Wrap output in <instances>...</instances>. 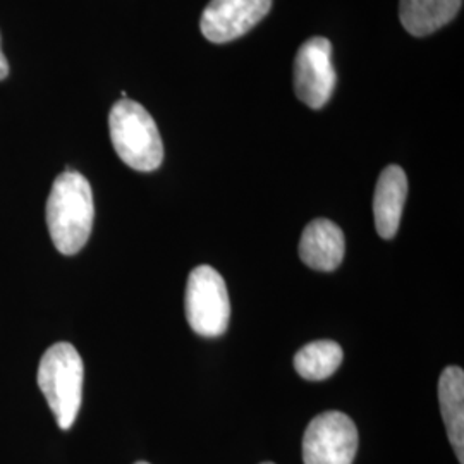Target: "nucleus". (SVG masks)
<instances>
[{
  "label": "nucleus",
  "instance_id": "obj_1",
  "mask_svg": "<svg viewBox=\"0 0 464 464\" xmlns=\"http://www.w3.org/2000/svg\"><path fill=\"white\" fill-rule=\"evenodd\" d=\"M45 216L52 243L63 255H76L84 248L93 227L95 203L83 174L67 169L55 178Z\"/></svg>",
  "mask_w": 464,
  "mask_h": 464
},
{
  "label": "nucleus",
  "instance_id": "obj_2",
  "mask_svg": "<svg viewBox=\"0 0 464 464\" xmlns=\"http://www.w3.org/2000/svg\"><path fill=\"white\" fill-rule=\"evenodd\" d=\"M83 381V360L72 344L57 343L45 351L38 365V387L63 430H69L78 418Z\"/></svg>",
  "mask_w": 464,
  "mask_h": 464
},
{
  "label": "nucleus",
  "instance_id": "obj_3",
  "mask_svg": "<svg viewBox=\"0 0 464 464\" xmlns=\"http://www.w3.org/2000/svg\"><path fill=\"white\" fill-rule=\"evenodd\" d=\"M111 140L119 159L140 172H151L164 160L159 128L147 109L138 102L121 99L109 116Z\"/></svg>",
  "mask_w": 464,
  "mask_h": 464
},
{
  "label": "nucleus",
  "instance_id": "obj_4",
  "mask_svg": "<svg viewBox=\"0 0 464 464\" xmlns=\"http://www.w3.org/2000/svg\"><path fill=\"white\" fill-rule=\"evenodd\" d=\"M186 318L193 331L203 337H218L227 331L231 303L222 276L210 266L191 270L184 298Z\"/></svg>",
  "mask_w": 464,
  "mask_h": 464
},
{
  "label": "nucleus",
  "instance_id": "obj_5",
  "mask_svg": "<svg viewBox=\"0 0 464 464\" xmlns=\"http://www.w3.org/2000/svg\"><path fill=\"white\" fill-rule=\"evenodd\" d=\"M356 450L358 429L341 411L315 416L303 437L304 464H353Z\"/></svg>",
  "mask_w": 464,
  "mask_h": 464
},
{
  "label": "nucleus",
  "instance_id": "obj_6",
  "mask_svg": "<svg viewBox=\"0 0 464 464\" xmlns=\"http://www.w3.org/2000/svg\"><path fill=\"white\" fill-rule=\"evenodd\" d=\"M335 88L331 42L314 36L299 47L295 59V92L310 109H322Z\"/></svg>",
  "mask_w": 464,
  "mask_h": 464
},
{
  "label": "nucleus",
  "instance_id": "obj_7",
  "mask_svg": "<svg viewBox=\"0 0 464 464\" xmlns=\"http://www.w3.org/2000/svg\"><path fill=\"white\" fill-rule=\"evenodd\" d=\"M272 7V0H210L199 28L212 44H227L248 34Z\"/></svg>",
  "mask_w": 464,
  "mask_h": 464
},
{
  "label": "nucleus",
  "instance_id": "obj_8",
  "mask_svg": "<svg viewBox=\"0 0 464 464\" xmlns=\"http://www.w3.org/2000/svg\"><path fill=\"white\" fill-rule=\"evenodd\" d=\"M344 251V232L327 218L312 220L304 227L299 241V256L303 264L320 272H332L341 266Z\"/></svg>",
  "mask_w": 464,
  "mask_h": 464
},
{
  "label": "nucleus",
  "instance_id": "obj_9",
  "mask_svg": "<svg viewBox=\"0 0 464 464\" xmlns=\"http://www.w3.org/2000/svg\"><path fill=\"white\" fill-rule=\"evenodd\" d=\"M408 195V178L399 166L382 170L373 197L375 227L382 239H392L398 234L404 201Z\"/></svg>",
  "mask_w": 464,
  "mask_h": 464
},
{
  "label": "nucleus",
  "instance_id": "obj_10",
  "mask_svg": "<svg viewBox=\"0 0 464 464\" xmlns=\"http://www.w3.org/2000/svg\"><path fill=\"white\" fill-rule=\"evenodd\" d=\"M439 404L448 430L449 440L464 464V372L459 366H448L439 379Z\"/></svg>",
  "mask_w": 464,
  "mask_h": 464
},
{
  "label": "nucleus",
  "instance_id": "obj_11",
  "mask_svg": "<svg viewBox=\"0 0 464 464\" xmlns=\"http://www.w3.org/2000/svg\"><path fill=\"white\" fill-rule=\"evenodd\" d=\"M463 0H399V19L413 36L435 34L458 16Z\"/></svg>",
  "mask_w": 464,
  "mask_h": 464
},
{
  "label": "nucleus",
  "instance_id": "obj_12",
  "mask_svg": "<svg viewBox=\"0 0 464 464\" xmlns=\"http://www.w3.org/2000/svg\"><path fill=\"white\" fill-rule=\"evenodd\" d=\"M343 348L334 341H315L299 349L295 356V368L306 381H325L343 363Z\"/></svg>",
  "mask_w": 464,
  "mask_h": 464
},
{
  "label": "nucleus",
  "instance_id": "obj_13",
  "mask_svg": "<svg viewBox=\"0 0 464 464\" xmlns=\"http://www.w3.org/2000/svg\"><path fill=\"white\" fill-rule=\"evenodd\" d=\"M9 76V63L2 52V36H0V82Z\"/></svg>",
  "mask_w": 464,
  "mask_h": 464
},
{
  "label": "nucleus",
  "instance_id": "obj_14",
  "mask_svg": "<svg viewBox=\"0 0 464 464\" xmlns=\"http://www.w3.org/2000/svg\"><path fill=\"white\" fill-rule=\"evenodd\" d=\"M134 464H150V463H145V461H140V463H134Z\"/></svg>",
  "mask_w": 464,
  "mask_h": 464
},
{
  "label": "nucleus",
  "instance_id": "obj_15",
  "mask_svg": "<svg viewBox=\"0 0 464 464\" xmlns=\"http://www.w3.org/2000/svg\"><path fill=\"white\" fill-rule=\"evenodd\" d=\"M262 464H274V463H262Z\"/></svg>",
  "mask_w": 464,
  "mask_h": 464
}]
</instances>
